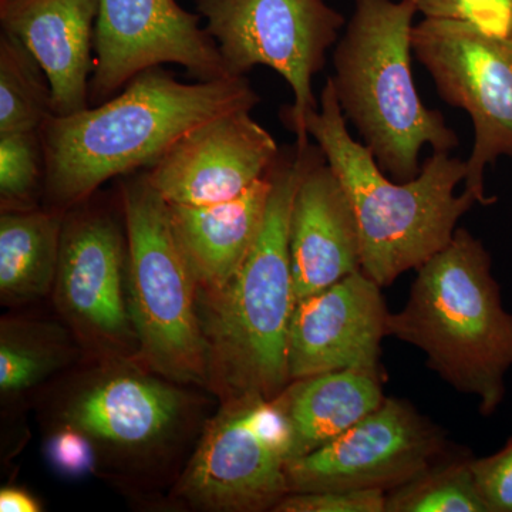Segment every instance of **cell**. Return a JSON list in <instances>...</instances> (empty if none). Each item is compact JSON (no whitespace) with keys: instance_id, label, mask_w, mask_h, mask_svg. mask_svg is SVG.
Instances as JSON below:
<instances>
[{"instance_id":"cell-11","label":"cell","mask_w":512,"mask_h":512,"mask_svg":"<svg viewBox=\"0 0 512 512\" xmlns=\"http://www.w3.org/2000/svg\"><path fill=\"white\" fill-rule=\"evenodd\" d=\"M439 426L402 399L386 397L338 439L286 464L289 493L382 490L412 480L443 460Z\"/></svg>"},{"instance_id":"cell-29","label":"cell","mask_w":512,"mask_h":512,"mask_svg":"<svg viewBox=\"0 0 512 512\" xmlns=\"http://www.w3.org/2000/svg\"><path fill=\"white\" fill-rule=\"evenodd\" d=\"M0 511L39 512L42 511V504L22 488L6 487L0 491Z\"/></svg>"},{"instance_id":"cell-8","label":"cell","mask_w":512,"mask_h":512,"mask_svg":"<svg viewBox=\"0 0 512 512\" xmlns=\"http://www.w3.org/2000/svg\"><path fill=\"white\" fill-rule=\"evenodd\" d=\"M292 454V426L275 399L228 400L202 434L177 494L208 511H274L289 494Z\"/></svg>"},{"instance_id":"cell-20","label":"cell","mask_w":512,"mask_h":512,"mask_svg":"<svg viewBox=\"0 0 512 512\" xmlns=\"http://www.w3.org/2000/svg\"><path fill=\"white\" fill-rule=\"evenodd\" d=\"M64 214L56 208L2 211L0 296L5 305H23L53 291Z\"/></svg>"},{"instance_id":"cell-6","label":"cell","mask_w":512,"mask_h":512,"mask_svg":"<svg viewBox=\"0 0 512 512\" xmlns=\"http://www.w3.org/2000/svg\"><path fill=\"white\" fill-rule=\"evenodd\" d=\"M128 241L127 293L136 360L174 383L208 384L198 286L171 228L168 204L143 174L121 183Z\"/></svg>"},{"instance_id":"cell-26","label":"cell","mask_w":512,"mask_h":512,"mask_svg":"<svg viewBox=\"0 0 512 512\" xmlns=\"http://www.w3.org/2000/svg\"><path fill=\"white\" fill-rule=\"evenodd\" d=\"M278 512H386L382 490H325L289 493Z\"/></svg>"},{"instance_id":"cell-28","label":"cell","mask_w":512,"mask_h":512,"mask_svg":"<svg viewBox=\"0 0 512 512\" xmlns=\"http://www.w3.org/2000/svg\"><path fill=\"white\" fill-rule=\"evenodd\" d=\"M46 454L50 464L59 473L70 477L92 473L97 461V451L92 440L67 424H62L47 440Z\"/></svg>"},{"instance_id":"cell-15","label":"cell","mask_w":512,"mask_h":512,"mask_svg":"<svg viewBox=\"0 0 512 512\" xmlns=\"http://www.w3.org/2000/svg\"><path fill=\"white\" fill-rule=\"evenodd\" d=\"M389 315L382 286L362 269L296 301L288 336L291 382L339 370L379 372Z\"/></svg>"},{"instance_id":"cell-9","label":"cell","mask_w":512,"mask_h":512,"mask_svg":"<svg viewBox=\"0 0 512 512\" xmlns=\"http://www.w3.org/2000/svg\"><path fill=\"white\" fill-rule=\"evenodd\" d=\"M413 53L433 77L441 99L466 110L474 127L466 191L481 205L485 167L512 158V35L484 32L458 20L426 19L413 28Z\"/></svg>"},{"instance_id":"cell-4","label":"cell","mask_w":512,"mask_h":512,"mask_svg":"<svg viewBox=\"0 0 512 512\" xmlns=\"http://www.w3.org/2000/svg\"><path fill=\"white\" fill-rule=\"evenodd\" d=\"M387 336L420 349L444 382L477 397L483 416L495 413L512 367V315L480 239L458 228L417 269L406 305L387 318Z\"/></svg>"},{"instance_id":"cell-14","label":"cell","mask_w":512,"mask_h":512,"mask_svg":"<svg viewBox=\"0 0 512 512\" xmlns=\"http://www.w3.org/2000/svg\"><path fill=\"white\" fill-rule=\"evenodd\" d=\"M281 153L251 111H231L188 131L147 175L168 204H217L262 180Z\"/></svg>"},{"instance_id":"cell-12","label":"cell","mask_w":512,"mask_h":512,"mask_svg":"<svg viewBox=\"0 0 512 512\" xmlns=\"http://www.w3.org/2000/svg\"><path fill=\"white\" fill-rule=\"evenodd\" d=\"M200 19L177 0H99L90 103L111 99L137 74L164 63L183 66L200 82L232 77Z\"/></svg>"},{"instance_id":"cell-2","label":"cell","mask_w":512,"mask_h":512,"mask_svg":"<svg viewBox=\"0 0 512 512\" xmlns=\"http://www.w3.org/2000/svg\"><path fill=\"white\" fill-rule=\"evenodd\" d=\"M303 148L281 153L272 168L264 224L247 258L220 291L198 295L207 343L208 384L222 402L275 399L291 383L288 336L295 292L289 221L301 178Z\"/></svg>"},{"instance_id":"cell-10","label":"cell","mask_w":512,"mask_h":512,"mask_svg":"<svg viewBox=\"0 0 512 512\" xmlns=\"http://www.w3.org/2000/svg\"><path fill=\"white\" fill-rule=\"evenodd\" d=\"M128 241L109 211L64 214L53 292L60 315L84 349L106 360L136 359L138 340L126 298Z\"/></svg>"},{"instance_id":"cell-25","label":"cell","mask_w":512,"mask_h":512,"mask_svg":"<svg viewBox=\"0 0 512 512\" xmlns=\"http://www.w3.org/2000/svg\"><path fill=\"white\" fill-rule=\"evenodd\" d=\"M426 19L458 20L493 35H512V0H409Z\"/></svg>"},{"instance_id":"cell-22","label":"cell","mask_w":512,"mask_h":512,"mask_svg":"<svg viewBox=\"0 0 512 512\" xmlns=\"http://www.w3.org/2000/svg\"><path fill=\"white\" fill-rule=\"evenodd\" d=\"M53 116L42 67L15 37H0V134L40 131Z\"/></svg>"},{"instance_id":"cell-3","label":"cell","mask_w":512,"mask_h":512,"mask_svg":"<svg viewBox=\"0 0 512 512\" xmlns=\"http://www.w3.org/2000/svg\"><path fill=\"white\" fill-rule=\"evenodd\" d=\"M306 133L315 138L355 211L360 269L382 288L446 248L457 222L476 204L470 192L456 195L467 163L450 153L433 151L413 180H390L369 148L350 136L330 77L319 109L306 120Z\"/></svg>"},{"instance_id":"cell-17","label":"cell","mask_w":512,"mask_h":512,"mask_svg":"<svg viewBox=\"0 0 512 512\" xmlns=\"http://www.w3.org/2000/svg\"><path fill=\"white\" fill-rule=\"evenodd\" d=\"M97 13L99 0H0L3 32L42 67L56 116L89 107Z\"/></svg>"},{"instance_id":"cell-13","label":"cell","mask_w":512,"mask_h":512,"mask_svg":"<svg viewBox=\"0 0 512 512\" xmlns=\"http://www.w3.org/2000/svg\"><path fill=\"white\" fill-rule=\"evenodd\" d=\"M188 397L174 382L147 367L109 360L64 397L59 419L86 434L97 450L144 458L177 437Z\"/></svg>"},{"instance_id":"cell-24","label":"cell","mask_w":512,"mask_h":512,"mask_svg":"<svg viewBox=\"0 0 512 512\" xmlns=\"http://www.w3.org/2000/svg\"><path fill=\"white\" fill-rule=\"evenodd\" d=\"M46 164L40 131L0 134V201L2 211L36 208L45 190Z\"/></svg>"},{"instance_id":"cell-1","label":"cell","mask_w":512,"mask_h":512,"mask_svg":"<svg viewBox=\"0 0 512 512\" xmlns=\"http://www.w3.org/2000/svg\"><path fill=\"white\" fill-rule=\"evenodd\" d=\"M258 103L245 76L188 84L160 66L144 70L117 96L46 121L47 200L69 211L111 178L153 167L192 128Z\"/></svg>"},{"instance_id":"cell-18","label":"cell","mask_w":512,"mask_h":512,"mask_svg":"<svg viewBox=\"0 0 512 512\" xmlns=\"http://www.w3.org/2000/svg\"><path fill=\"white\" fill-rule=\"evenodd\" d=\"M271 191L272 170L232 200L208 205L167 202L171 228L198 295L220 291L231 281L258 238Z\"/></svg>"},{"instance_id":"cell-7","label":"cell","mask_w":512,"mask_h":512,"mask_svg":"<svg viewBox=\"0 0 512 512\" xmlns=\"http://www.w3.org/2000/svg\"><path fill=\"white\" fill-rule=\"evenodd\" d=\"M195 5L229 76L266 66L284 77L293 103L282 120L298 146L309 144L306 120L319 109L312 80L339 40L342 13L325 0H195Z\"/></svg>"},{"instance_id":"cell-23","label":"cell","mask_w":512,"mask_h":512,"mask_svg":"<svg viewBox=\"0 0 512 512\" xmlns=\"http://www.w3.org/2000/svg\"><path fill=\"white\" fill-rule=\"evenodd\" d=\"M471 458L437 461L386 493V512H488L478 494Z\"/></svg>"},{"instance_id":"cell-5","label":"cell","mask_w":512,"mask_h":512,"mask_svg":"<svg viewBox=\"0 0 512 512\" xmlns=\"http://www.w3.org/2000/svg\"><path fill=\"white\" fill-rule=\"evenodd\" d=\"M409 0H355V12L333 53L330 76L343 116L356 127L380 168L397 183L420 174V151L450 153L457 134L443 114L424 106L412 74Z\"/></svg>"},{"instance_id":"cell-16","label":"cell","mask_w":512,"mask_h":512,"mask_svg":"<svg viewBox=\"0 0 512 512\" xmlns=\"http://www.w3.org/2000/svg\"><path fill=\"white\" fill-rule=\"evenodd\" d=\"M295 299L329 288L360 269V237L345 188L322 150L306 144L289 221Z\"/></svg>"},{"instance_id":"cell-27","label":"cell","mask_w":512,"mask_h":512,"mask_svg":"<svg viewBox=\"0 0 512 512\" xmlns=\"http://www.w3.org/2000/svg\"><path fill=\"white\" fill-rule=\"evenodd\" d=\"M470 466L488 512H512V437L497 453L471 458Z\"/></svg>"},{"instance_id":"cell-19","label":"cell","mask_w":512,"mask_h":512,"mask_svg":"<svg viewBox=\"0 0 512 512\" xmlns=\"http://www.w3.org/2000/svg\"><path fill=\"white\" fill-rule=\"evenodd\" d=\"M384 399L379 372L339 370L292 380L275 397L292 426V460L338 439Z\"/></svg>"},{"instance_id":"cell-21","label":"cell","mask_w":512,"mask_h":512,"mask_svg":"<svg viewBox=\"0 0 512 512\" xmlns=\"http://www.w3.org/2000/svg\"><path fill=\"white\" fill-rule=\"evenodd\" d=\"M74 346L56 323L3 319L0 328V390L13 396L45 382L69 365Z\"/></svg>"}]
</instances>
